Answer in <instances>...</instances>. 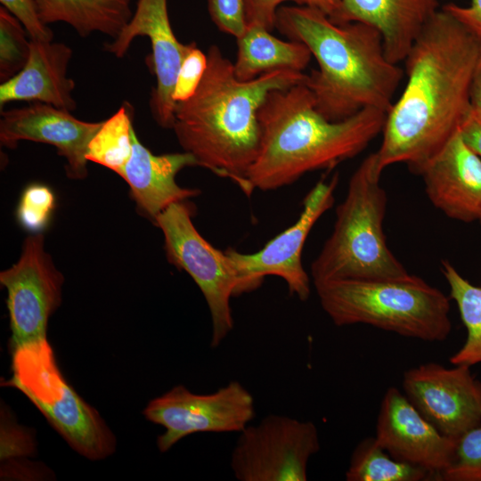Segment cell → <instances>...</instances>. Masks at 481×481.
Wrapping results in <instances>:
<instances>
[{
  "instance_id": "1",
  "label": "cell",
  "mask_w": 481,
  "mask_h": 481,
  "mask_svg": "<svg viewBox=\"0 0 481 481\" xmlns=\"http://www.w3.org/2000/svg\"><path fill=\"white\" fill-rule=\"evenodd\" d=\"M481 37L447 11L427 22L406 56V85L387 113L376 160L419 175L459 134L471 109L469 88Z\"/></svg>"
},
{
  "instance_id": "2",
  "label": "cell",
  "mask_w": 481,
  "mask_h": 481,
  "mask_svg": "<svg viewBox=\"0 0 481 481\" xmlns=\"http://www.w3.org/2000/svg\"><path fill=\"white\" fill-rule=\"evenodd\" d=\"M206 54L207 68L195 93L175 102L172 128L200 167L230 178L249 194L245 175L259 149L258 110L270 92L306 83L307 75L280 69L241 81L217 45Z\"/></svg>"
},
{
  "instance_id": "3",
  "label": "cell",
  "mask_w": 481,
  "mask_h": 481,
  "mask_svg": "<svg viewBox=\"0 0 481 481\" xmlns=\"http://www.w3.org/2000/svg\"><path fill=\"white\" fill-rule=\"evenodd\" d=\"M274 28L306 45L316 60L318 69L305 84L324 118L339 121L367 108L388 112L404 72L386 57L375 28L335 23L324 12L299 4L279 7Z\"/></svg>"
},
{
  "instance_id": "4",
  "label": "cell",
  "mask_w": 481,
  "mask_h": 481,
  "mask_svg": "<svg viewBox=\"0 0 481 481\" xmlns=\"http://www.w3.org/2000/svg\"><path fill=\"white\" fill-rule=\"evenodd\" d=\"M386 117L367 108L329 120L305 83L270 92L258 110L259 149L245 175L249 192L292 184L306 173L355 157L382 133Z\"/></svg>"
},
{
  "instance_id": "5",
  "label": "cell",
  "mask_w": 481,
  "mask_h": 481,
  "mask_svg": "<svg viewBox=\"0 0 481 481\" xmlns=\"http://www.w3.org/2000/svg\"><path fill=\"white\" fill-rule=\"evenodd\" d=\"M375 153L350 177L333 230L311 264L314 285L338 280H405L410 274L387 244V196Z\"/></svg>"
},
{
  "instance_id": "6",
  "label": "cell",
  "mask_w": 481,
  "mask_h": 481,
  "mask_svg": "<svg viewBox=\"0 0 481 481\" xmlns=\"http://www.w3.org/2000/svg\"><path fill=\"white\" fill-rule=\"evenodd\" d=\"M337 326L368 324L404 337L443 341L450 335V299L420 277L338 280L314 285Z\"/></svg>"
},
{
  "instance_id": "7",
  "label": "cell",
  "mask_w": 481,
  "mask_h": 481,
  "mask_svg": "<svg viewBox=\"0 0 481 481\" xmlns=\"http://www.w3.org/2000/svg\"><path fill=\"white\" fill-rule=\"evenodd\" d=\"M12 354V376L2 386L25 395L81 456L100 461L114 453L115 435L66 380L47 338L21 345Z\"/></svg>"
},
{
  "instance_id": "8",
  "label": "cell",
  "mask_w": 481,
  "mask_h": 481,
  "mask_svg": "<svg viewBox=\"0 0 481 481\" xmlns=\"http://www.w3.org/2000/svg\"><path fill=\"white\" fill-rule=\"evenodd\" d=\"M192 215L188 203L176 202L154 223L163 232L168 262L184 270L204 296L212 322L210 346L215 348L233 329L230 300L240 295V281L225 251L213 247L197 231Z\"/></svg>"
},
{
  "instance_id": "9",
  "label": "cell",
  "mask_w": 481,
  "mask_h": 481,
  "mask_svg": "<svg viewBox=\"0 0 481 481\" xmlns=\"http://www.w3.org/2000/svg\"><path fill=\"white\" fill-rule=\"evenodd\" d=\"M319 450L313 422L271 414L240 432L230 466L239 481H306Z\"/></svg>"
},
{
  "instance_id": "10",
  "label": "cell",
  "mask_w": 481,
  "mask_h": 481,
  "mask_svg": "<svg viewBox=\"0 0 481 481\" xmlns=\"http://www.w3.org/2000/svg\"><path fill=\"white\" fill-rule=\"evenodd\" d=\"M143 414L165 428L157 445L166 452L195 433H240L254 419L256 411L251 393L232 380L210 394H195L183 385L175 386L151 400Z\"/></svg>"
},
{
  "instance_id": "11",
  "label": "cell",
  "mask_w": 481,
  "mask_h": 481,
  "mask_svg": "<svg viewBox=\"0 0 481 481\" xmlns=\"http://www.w3.org/2000/svg\"><path fill=\"white\" fill-rule=\"evenodd\" d=\"M338 175L318 181L303 200L298 220L252 254L227 249L240 281V294L255 290L265 276L281 278L289 292L299 300L308 299L311 281L302 265V251L308 234L320 217L334 204Z\"/></svg>"
},
{
  "instance_id": "12",
  "label": "cell",
  "mask_w": 481,
  "mask_h": 481,
  "mask_svg": "<svg viewBox=\"0 0 481 481\" xmlns=\"http://www.w3.org/2000/svg\"><path fill=\"white\" fill-rule=\"evenodd\" d=\"M63 281L44 249V235L27 237L17 263L0 273L7 290L12 350L47 338L49 318L61 304Z\"/></svg>"
},
{
  "instance_id": "13",
  "label": "cell",
  "mask_w": 481,
  "mask_h": 481,
  "mask_svg": "<svg viewBox=\"0 0 481 481\" xmlns=\"http://www.w3.org/2000/svg\"><path fill=\"white\" fill-rule=\"evenodd\" d=\"M404 395L442 434L456 439L481 424V381L468 365L427 363L404 371Z\"/></svg>"
},
{
  "instance_id": "14",
  "label": "cell",
  "mask_w": 481,
  "mask_h": 481,
  "mask_svg": "<svg viewBox=\"0 0 481 481\" xmlns=\"http://www.w3.org/2000/svg\"><path fill=\"white\" fill-rule=\"evenodd\" d=\"M138 36L147 37L151 44L157 80L150 99L153 118L160 126L172 128L177 74L195 43L184 45L178 41L170 24L167 0H138L128 23L111 43L106 44L105 49L118 58L123 57Z\"/></svg>"
},
{
  "instance_id": "15",
  "label": "cell",
  "mask_w": 481,
  "mask_h": 481,
  "mask_svg": "<svg viewBox=\"0 0 481 481\" xmlns=\"http://www.w3.org/2000/svg\"><path fill=\"white\" fill-rule=\"evenodd\" d=\"M374 438L395 459L421 467L437 480L455 445V439L442 434L394 387L381 401Z\"/></svg>"
},
{
  "instance_id": "16",
  "label": "cell",
  "mask_w": 481,
  "mask_h": 481,
  "mask_svg": "<svg viewBox=\"0 0 481 481\" xmlns=\"http://www.w3.org/2000/svg\"><path fill=\"white\" fill-rule=\"evenodd\" d=\"M102 124L80 120L70 111L35 102L21 108L1 110L0 143L10 149L20 141L54 146L66 159V174L72 179L87 175L86 158L90 141Z\"/></svg>"
},
{
  "instance_id": "17",
  "label": "cell",
  "mask_w": 481,
  "mask_h": 481,
  "mask_svg": "<svg viewBox=\"0 0 481 481\" xmlns=\"http://www.w3.org/2000/svg\"><path fill=\"white\" fill-rule=\"evenodd\" d=\"M428 200L451 219L478 221L481 215V158L460 132L419 174Z\"/></svg>"
},
{
  "instance_id": "18",
  "label": "cell",
  "mask_w": 481,
  "mask_h": 481,
  "mask_svg": "<svg viewBox=\"0 0 481 481\" xmlns=\"http://www.w3.org/2000/svg\"><path fill=\"white\" fill-rule=\"evenodd\" d=\"M438 0H341L335 23L362 22L381 35L387 60L404 61L427 22L438 11Z\"/></svg>"
},
{
  "instance_id": "19",
  "label": "cell",
  "mask_w": 481,
  "mask_h": 481,
  "mask_svg": "<svg viewBox=\"0 0 481 481\" xmlns=\"http://www.w3.org/2000/svg\"><path fill=\"white\" fill-rule=\"evenodd\" d=\"M193 166L200 164L191 153L155 155L134 133L131 157L118 175L128 183L140 212L154 221L171 204L200 194V190L181 187L175 181L183 168Z\"/></svg>"
},
{
  "instance_id": "20",
  "label": "cell",
  "mask_w": 481,
  "mask_h": 481,
  "mask_svg": "<svg viewBox=\"0 0 481 481\" xmlns=\"http://www.w3.org/2000/svg\"><path fill=\"white\" fill-rule=\"evenodd\" d=\"M72 50L63 43L30 39L27 63L0 85V107L14 101L38 102L72 111L75 82L67 76Z\"/></svg>"
},
{
  "instance_id": "21",
  "label": "cell",
  "mask_w": 481,
  "mask_h": 481,
  "mask_svg": "<svg viewBox=\"0 0 481 481\" xmlns=\"http://www.w3.org/2000/svg\"><path fill=\"white\" fill-rule=\"evenodd\" d=\"M237 45L233 70L241 81L280 69L303 72L312 58L310 50L303 43L281 40L257 24L247 25L245 32L237 38Z\"/></svg>"
},
{
  "instance_id": "22",
  "label": "cell",
  "mask_w": 481,
  "mask_h": 481,
  "mask_svg": "<svg viewBox=\"0 0 481 481\" xmlns=\"http://www.w3.org/2000/svg\"><path fill=\"white\" fill-rule=\"evenodd\" d=\"M46 25L65 22L80 37L99 32L115 39L133 16L130 0H34Z\"/></svg>"
},
{
  "instance_id": "23",
  "label": "cell",
  "mask_w": 481,
  "mask_h": 481,
  "mask_svg": "<svg viewBox=\"0 0 481 481\" xmlns=\"http://www.w3.org/2000/svg\"><path fill=\"white\" fill-rule=\"evenodd\" d=\"M441 272L467 330L464 344L450 357V362L471 367L481 363V287L465 279L448 260L442 261Z\"/></svg>"
},
{
  "instance_id": "24",
  "label": "cell",
  "mask_w": 481,
  "mask_h": 481,
  "mask_svg": "<svg viewBox=\"0 0 481 481\" xmlns=\"http://www.w3.org/2000/svg\"><path fill=\"white\" fill-rule=\"evenodd\" d=\"M347 481H423L435 479L427 469L392 457L368 437L355 448L346 471Z\"/></svg>"
},
{
  "instance_id": "25",
  "label": "cell",
  "mask_w": 481,
  "mask_h": 481,
  "mask_svg": "<svg viewBox=\"0 0 481 481\" xmlns=\"http://www.w3.org/2000/svg\"><path fill=\"white\" fill-rule=\"evenodd\" d=\"M132 107L122 106L102 124L90 141L87 161L102 165L118 173L129 160L133 151Z\"/></svg>"
},
{
  "instance_id": "26",
  "label": "cell",
  "mask_w": 481,
  "mask_h": 481,
  "mask_svg": "<svg viewBox=\"0 0 481 481\" xmlns=\"http://www.w3.org/2000/svg\"><path fill=\"white\" fill-rule=\"evenodd\" d=\"M22 24L5 8L0 9V80L4 82L22 69L28 61L30 40Z\"/></svg>"
},
{
  "instance_id": "27",
  "label": "cell",
  "mask_w": 481,
  "mask_h": 481,
  "mask_svg": "<svg viewBox=\"0 0 481 481\" xmlns=\"http://www.w3.org/2000/svg\"><path fill=\"white\" fill-rule=\"evenodd\" d=\"M439 480L481 481V424L455 439L451 461Z\"/></svg>"
},
{
  "instance_id": "28",
  "label": "cell",
  "mask_w": 481,
  "mask_h": 481,
  "mask_svg": "<svg viewBox=\"0 0 481 481\" xmlns=\"http://www.w3.org/2000/svg\"><path fill=\"white\" fill-rule=\"evenodd\" d=\"M54 208L55 196L47 185L29 184L19 201L18 222L27 231L40 233L47 226Z\"/></svg>"
},
{
  "instance_id": "29",
  "label": "cell",
  "mask_w": 481,
  "mask_h": 481,
  "mask_svg": "<svg viewBox=\"0 0 481 481\" xmlns=\"http://www.w3.org/2000/svg\"><path fill=\"white\" fill-rule=\"evenodd\" d=\"M1 462L31 456L36 452V441L31 431L19 425L5 406L1 407Z\"/></svg>"
},
{
  "instance_id": "30",
  "label": "cell",
  "mask_w": 481,
  "mask_h": 481,
  "mask_svg": "<svg viewBox=\"0 0 481 481\" xmlns=\"http://www.w3.org/2000/svg\"><path fill=\"white\" fill-rule=\"evenodd\" d=\"M207 61V54L195 44L178 71L173 93L175 102L185 101L195 93L206 70Z\"/></svg>"
},
{
  "instance_id": "31",
  "label": "cell",
  "mask_w": 481,
  "mask_h": 481,
  "mask_svg": "<svg viewBox=\"0 0 481 481\" xmlns=\"http://www.w3.org/2000/svg\"><path fill=\"white\" fill-rule=\"evenodd\" d=\"M208 12L220 31L236 38L245 32L248 23L244 0H208Z\"/></svg>"
},
{
  "instance_id": "32",
  "label": "cell",
  "mask_w": 481,
  "mask_h": 481,
  "mask_svg": "<svg viewBox=\"0 0 481 481\" xmlns=\"http://www.w3.org/2000/svg\"><path fill=\"white\" fill-rule=\"evenodd\" d=\"M4 8L24 27L30 39L53 41V33L40 18L34 0H0Z\"/></svg>"
},
{
  "instance_id": "33",
  "label": "cell",
  "mask_w": 481,
  "mask_h": 481,
  "mask_svg": "<svg viewBox=\"0 0 481 481\" xmlns=\"http://www.w3.org/2000/svg\"><path fill=\"white\" fill-rule=\"evenodd\" d=\"M285 2L303 5V0H244L247 23L260 25L272 31L277 10Z\"/></svg>"
},
{
  "instance_id": "34",
  "label": "cell",
  "mask_w": 481,
  "mask_h": 481,
  "mask_svg": "<svg viewBox=\"0 0 481 481\" xmlns=\"http://www.w3.org/2000/svg\"><path fill=\"white\" fill-rule=\"evenodd\" d=\"M53 477V473L44 465L29 461H12L1 463L2 479L38 480Z\"/></svg>"
},
{
  "instance_id": "35",
  "label": "cell",
  "mask_w": 481,
  "mask_h": 481,
  "mask_svg": "<svg viewBox=\"0 0 481 481\" xmlns=\"http://www.w3.org/2000/svg\"><path fill=\"white\" fill-rule=\"evenodd\" d=\"M443 9L451 13L473 34L481 37V0H470L469 6L450 4L444 5Z\"/></svg>"
},
{
  "instance_id": "36",
  "label": "cell",
  "mask_w": 481,
  "mask_h": 481,
  "mask_svg": "<svg viewBox=\"0 0 481 481\" xmlns=\"http://www.w3.org/2000/svg\"><path fill=\"white\" fill-rule=\"evenodd\" d=\"M460 135L465 143L481 158V111L470 109L464 119Z\"/></svg>"
},
{
  "instance_id": "37",
  "label": "cell",
  "mask_w": 481,
  "mask_h": 481,
  "mask_svg": "<svg viewBox=\"0 0 481 481\" xmlns=\"http://www.w3.org/2000/svg\"><path fill=\"white\" fill-rule=\"evenodd\" d=\"M469 99L471 108L481 111V52L471 77Z\"/></svg>"
},
{
  "instance_id": "38",
  "label": "cell",
  "mask_w": 481,
  "mask_h": 481,
  "mask_svg": "<svg viewBox=\"0 0 481 481\" xmlns=\"http://www.w3.org/2000/svg\"><path fill=\"white\" fill-rule=\"evenodd\" d=\"M341 0H303V5L315 8L330 18H332L339 9Z\"/></svg>"
},
{
  "instance_id": "39",
  "label": "cell",
  "mask_w": 481,
  "mask_h": 481,
  "mask_svg": "<svg viewBox=\"0 0 481 481\" xmlns=\"http://www.w3.org/2000/svg\"><path fill=\"white\" fill-rule=\"evenodd\" d=\"M478 222H479L480 224H481V215H480V217H479V219H478Z\"/></svg>"
}]
</instances>
